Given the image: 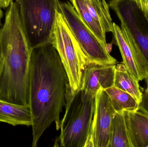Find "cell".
Masks as SVG:
<instances>
[{"mask_svg":"<svg viewBox=\"0 0 148 147\" xmlns=\"http://www.w3.org/2000/svg\"><path fill=\"white\" fill-rule=\"evenodd\" d=\"M121 22V28L133 39L148 65V20L135 0H108Z\"/></svg>","mask_w":148,"mask_h":147,"instance_id":"52a82bcc","label":"cell"},{"mask_svg":"<svg viewBox=\"0 0 148 147\" xmlns=\"http://www.w3.org/2000/svg\"><path fill=\"white\" fill-rule=\"evenodd\" d=\"M116 112H134L139 110V104L127 92L113 86L105 90Z\"/></svg>","mask_w":148,"mask_h":147,"instance_id":"9a60e30c","label":"cell"},{"mask_svg":"<svg viewBox=\"0 0 148 147\" xmlns=\"http://www.w3.org/2000/svg\"><path fill=\"white\" fill-rule=\"evenodd\" d=\"M0 122L13 126H31L32 117L30 107L0 100Z\"/></svg>","mask_w":148,"mask_h":147,"instance_id":"7c38bea8","label":"cell"},{"mask_svg":"<svg viewBox=\"0 0 148 147\" xmlns=\"http://www.w3.org/2000/svg\"><path fill=\"white\" fill-rule=\"evenodd\" d=\"M88 10L101 25L105 33H113L114 27L109 7L105 0H85Z\"/></svg>","mask_w":148,"mask_h":147,"instance_id":"2e32d148","label":"cell"},{"mask_svg":"<svg viewBox=\"0 0 148 147\" xmlns=\"http://www.w3.org/2000/svg\"><path fill=\"white\" fill-rule=\"evenodd\" d=\"M136 3L148 20V0H135Z\"/></svg>","mask_w":148,"mask_h":147,"instance_id":"d6986e66","label":"cell"},{"mask_svg":"<svg viewBox=\"0 0 148 147\" xmlns=\"http://www.w3.org/2000/svg\"><path fill=\"white\" fill-rule=\"evenodd\" d=\"M139 83L130 74L123 63L116 64L114 86L130 94L140 104L142 98V92Z\"/></svg>","mask_w":148,"mask_h":147,"instance_id":"4fadbf2b","label":"cell"},{"mask_svg":"<svg viewBox=\"0 0 148 147\" xmlns=\"http://www.w3.org/2000/svg\"><path fill=\"white\" fill-rule=\"evenodd\" d=\"M0 51L4 61L0 100L29 105L30 49L16 9L6 11L0 29Z\"/></svg>","mask_w":148,"mask_h":147,"instance_id":"7a4b0ae2","label":"cell"},{"mask_svg":"<svg viewBox=\"0 0 148 147\" xmlns=\"http://www.w3.org/2000/svg\"><path fill=\"white\" fill-rule=\"evenodd\" d=\"M3 15V13L2 10L1 9V7H0V23H1V20Z\"/></svg>","mask_w":148,"mask_h":147,"instance_id":"603a6c76","label":"cell"},{"mask_svg":"<svg viewBox=\"0 0 148 147\" xmlns=\"http://www.w3.org/2000/svg\"><path fill=\"white\" fill-rule=\"evenodd\" d=\"M13 0H0V7L2 8H7L10 5Z\"/></svg>","mask_w":148,"mask_h":147,"instance_id":"ffe728a7","label":"cell"},{"mask_svg":"<svg viewBox=\"0 0 148 147\" xmlns=\"http://www.w3.org/2000/svg\"><path fill=\"white\" fill-rule=\"evenodd\" d=\"M66 111L61 121L60 134L54 146L93 147L91 130L95 106V98L83 101L81 91L74 96L69 89Z\"/></svg>","mask_w":148,"mask_h":147,"instance_id":"3957f363","label":"cell"},{"mask_svg":"<svg viewBox=\"0 0 148 147\" xmlns=\"http://www.w3.org/2000/svg\"><path fill=\"white\" fill-rule=\"evenodd\" d=\"M116 112L104 90L101 89L95 98L91 137L93 147H108L113 118Z\"/></svg>","mask_w":148,"mask_h":147,"instance_id":"9c48e42d","label":"cell"},{"mask_svg":"<svg viewBox=\"0 0 148 147\" xmlns=\"http://www.w3.org/2000/svg\"><path fill=\"white\" fill-rule=\"evenodd\" d=\"M146 79L147 86L144 91L142 92V98L139 104V110L148 116V77Z\"/></svg>","mask_w":148,"mask_h":147,"instance_id":"ac0fdd59","label":"cell"},{"mask_svg":"<svg viewBox=\"0 0 148 147\" xmlns=\"http://www.w3.org/2000/svg\"><path fill=\"white\" fill-rule=\"evenodd\" d=\"M60 9L89 62L104 65L117 64L101 41L83 21L69 1L60 3Z\"/></svg>","mask_w":148,"mask_h":147,"instance_id":"8992f818","label":"cell"},{"mask_svg":"<svg viewBox=\"0 0 148 147\" xmlns=\"http://www.w3.org/2000/svg\"><path fill=\"white\" fill-rule=\"evenodd\" d=\"M108 147H132L123 111L116 112L113 118Z\"/></svg>","mask_w":148,"mask_h":147,"instance_id":"5bb4252c","label":"cell"},{"mask_svg":"<svg viewBox=\"0 0 148 147\" xmlns=\"http://www.w3.org/2000/svg\"><path fill=\"white\" fill-rule=\"evenodd\" d=\"M70 1L88 27L103 43L107 44L106 33L101 24L90 14L85 0H70Z\"/></svg>","mask_w":148,"mask_h":147,"instance_id":"e0dca14e","label":"cell"},{"mask_svg":"<svg viewBox=\"0 0 148 147\" xmlns=\"http://www.w3.org/2000/svg\"><path fill=\"white\" fill-rule=\"evenodd\" d=\"M70 88L60 58L51 43L30 50L29 105L32 117V146H37L43 133L53 123L60 128L61 113Z\"/></svg>","mask_w":148,"mask_h":147,"instance_id":"6da1fadb","label":"cell"},{"mask_svg":"<svg viewBox=\"0 0 148 147\" xmlns=\"http://www.w3.org/2000/svg\"><path fill=\"white\" fill-rule=\"evenodd\" d=\"M147 147H148V145L147 146Z\"/></svg>","mask_w":148,"mask_h":147,"instance_id":"cb8c5ba5","label":"cell"},{"mask_svg":"<svg viewBox=\"0 0 148 147\" xmlns=\"http://www.w3.org/2000/svg\"><path fill=\"white\" fill-rule=\"evenodd\" d=\"M116 64L104 65L88 62L84 70L81 88L83 101L95 98L100 90L114 85Z\"/></svg>","mask_w":148,"mask_h":147,"instance_id":"30bf717a","label":"cell"},{"mask_svg":"<svg viewBox=\"0 0 148 147\" xmlns=\"http://www.w3.org/2000/svg\"><path fill=\"white\" fill-rule=\"evenodd\" d=\"M29 49L51 43L60 0H15Z\"/></svg>","mask_w":148,"mask_h":147,"instance_id":"277c9868","label":"cell"},{"mask_svg":"<svg viewBox=\"0 0 148 147\" xmlns=\"http://www.w3.org/2000/svg\"><path fill=\"white\" fill-rule=\"evenodd\" d=\"M112 33L121 51L123 64L130 75L138 82L148 77V65L140 50L132 38L122 32L121 28L113 23Z\"/></svg>","mask_w":148,"mask_h":147,"instance_id":"ba28073f","label":"cell"},{"mask_svg":"<svg viewBox=\"0 0 148 147\" xmlns=\"http://www.w3.org/2000/svg\"><path fill=\"white\" fill-rule=\"evenodd\" d=\"M105 47H106V49L107 51H108L109 53H110L111 50H112V43H109V44H107V43L106 45H105Z\"/></svg>","mask_w":148,"mask_h":147,"instance_id":"7402d4cb","label":"cell"},{"mask_svg":"<svg viewBox=\"0 0 148 147\" xmlns=\"http://www.w3.org/2000/svg\"><path fill=\"white\" fill-rule=\"evenodd\" d=\"M3 66H4V61L2 55L0 51V79L2 74L3 71Z\"/></svg>","mask_w":148,"mask_h":147,"instance_id":"44dd1931","label":"cell"},{"mask_svg":"<svg viewBox=\"0 0 148 147\" xmlns=\"http://www.w3.org/2000/svg\"><path fill=\"white\" fill-rule=\"evenodd\" d=\"M51 43L60 58L74 96L81 90L83 72L89 62L60 9L57 12Z\"/></svg>","mask_w":148,"mask_h":147,"instance_id":"5b68a950","label":"cell"},{"mask_svg":"<svg viewBox=\"0 0 148 147\" xmlns=\"http://www.w3.org/2000/svg\"><path fill=\"white\" fill-rule=\"evenodd\" d=\"M132 147H147L148 116L141 111H123Z\"/></svg>","mask_w":148,"mask_h":147,"instance_id":"8fae6325","label":"cell"}]
</instances>
